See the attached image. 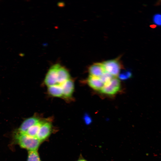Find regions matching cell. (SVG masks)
I'll return each instance as SVG.
<instances>
[{
  "instance_id": "1",
  "label": "cell",
  "mask_w": 161,
  "mask_h": 161,
  "mask_svg": "<svg viewBox=\"0 0 161 161\" xmlns=\"http://www.w3.org/2000/svg\"><path fill=\"white\" fill-rule=\"evenodd\" d=\"M14 138L16 143L22 148L30 151H37L41 143L36 137L16 131Z\"/></svg>"
},
{
  "instance_id": "2",
  "label": "cell",
  "mask_w": 161,
  "mask_h": 161,
  "mask_svg": "<svg viewBox=\"0 0 161 161\" xmlns=\"http://www.w3.org/2000/svg\"><path fill=\"white\" fill-rule=\"evenodd\" d=\"M120 57L111 60L105 61L102 63L105 71L114 77L119 75L123 67L120 60Z\"/></svg>"
},
{
  "instance_id": "3",
  "label": "cell",
  "mask_w": 161,
  "mask_h": 161,
  "mask_svg": "<svg viewBox=\"0 0 161 161\" xmlns=\"http://www.w3.org/2000/svg\"><path fill=\"white\" fill-rule=\"evenodd\" d=\"M120 83L117 77H114L110 82L104 84L100 91L103 94L112 95L116 94L120 90Z\"/></svg>"
},
{
  "instance_id": "4",
  "label": "cell",
  "mask_w": 161,
  "mask_h": 161,
  "mask_svg": "<svg viewBox=\"0 0 161 161\" xmlns=\"http://www.w3.org/2000/svg\"><path fill=\"white\" fill-rule=\"evenodd\" d=\"M60 64L52 65L48 69L44 80V83L47 87L58 84L57 81V71Z\"/></svg>"
},
{
  "instance_id": "5",
  "label": "cell",
  "mask_w": 161,
  "mask_h": 161,
  "mask_svg": "<svg viewBox=\"0 0 161 161\" xmlns=\"http://www.w3.org/2000/svg\"><path fill=\"white\" fill-rule=\"evenodd\" d=\"M61 85L63 91L62 98L68 102L73 100L75 89L74 80L71 78Z\"/></svg>"
},
{
  "instance_id": "6",
  "label": "cell",
  "mask_w": 161,
  "mask_h": 161,
  "mask_svg": "<svg viewBox=\"0 0 161 161\" xmlns=\"http://www.w3.org/2000/svg\"><path fill=\"white\" fill-rule=\"evenodd\" d=\"M51 119L48 118L41 126L36 137L41 142L45 140L49 136L52 131V124Z\"/></svg>"
},
{
  "instance_id": "7",
  "label": "cell",
  "mask_w": 161,
  "mask_h": 161,
  "mask_svg": "<svg viewBox=\"0 0 161 161\" xmlns=\"http://www.w3.org/2000/svg\"><path fill=\"white\" fill-rule=\"evenodd\" d=\"M43 118L38 114H35L32 116L25 119L22 123L17 132L24 133L31 127Z\"/></svg>"
},
{
  "instance_id": "8",
  "label": "cell",
  "mask_w": 161,
  "mask_h": 161,
  "mask_svg": "<svg viewBox=\"0 0 161 161\" xmlns=\"http://www.w3.org/2000/svg\"><path fill=\"white\" fill-rule=\"evenodd\" d=\"M90 75L100 78L106 72L102 63L97 62L91 65L88 68Z\"/></svg>"
},
{
  "instance_id": "9",
  "label": "cell",
  "mask_w": 161,
  "mask_h": 161,
  "mask_svg": "<svg viewBox=\"0 0 161 161\" xmlns=\"http://www.w3.org/2000/svg\"><path fill=\"white\" fill-rule=\"evenodd\" d=\"M57 81L58 84L61 85L71 78L68 70L60 64L57 71Z\"/></svg>"
},
{
  "instance_id": "10",
  "label": "cell",
  "mask_w": 161,
  "mask_h": 161,
  "mask_svg": "<svg viewBox=\"0 0 161 161\" xmlns=\"http://www.w3.org/2000/svg\"><path fill=\"white\" fill-rule=\"evenodd\" d=\"M88 85L94 90L100 91L104 84L100 78L89 75L87 80Z\"/></svg>"
},
{
  "instance_id": "11",
  "label": "cell",
  "mask_w": 161,
  "mask_h": 161,
  "mask_svg": "<svg viewBox=\"0 0 161 161\" xmlns=\"http://www.w3.org/2000/svg\"><path fill=\"white\" fill-rule=\"evenodd\" d=\"M47 92L48 94L52 97H62L63 91L61 85L56 84L47 87Z\"/></svg>"
},
{
  "instance_id": "12",
  "label": "cell",
  "mask_w": 161,
  "mask_h": 161,
  "mask_svg": "<svg viewBox=\"0 0 161 161\" xmlns=\"http://www.w3.org/2000/svg\"><path fill=\"white\" fill-rule=\"evenodd\" d=\"M47 118H43L38 123L30 127L24 134L29 136L36 137L38 131L42 124L47 120Z\"/></svg>"
},
{
  "instance_id": "13",
  "label": "cell",
  "mask_w": 161,
  "mask_h": 161,
  "mask_svg": "<svg viewBox=\"0 0 161 161\" xmlns=\"http://www.w3.org/2000/svg\"><path fill=\"white\" fill-rule=\"evenodd\" d=\"M27 161H41L37 151H28Z\"/></svg>"
},
{
  "instance_id": "14",
  "label": "cell",
  "mask_w": 161,
  "mask_h": 161,
  "mask_svg": "<svg viewBox=\"0 0 161 161\" xmlns=\"http://www.w3.org/2000/svg\"><path fill=\"white\" fill-rule=\"evenodd\" d=\"M114 78L110 74L105 72L100 78L104 84H105L110 82Z\"/></svg>"
},
{
  "instance_id": "15",
  "label": "cell",
  "mask_w": 161,
  "mask_h": 161,
  "mask_svg": "<svg viewBox=\"0 0 161 161\" xmlns=\"http://www.w3.org/2000/svg\"><path fill=\"white\" fill-rule=\"evenodd\" d=\"M118 76L120 79L124 80L131 78V74L130 72L126 71L120 74Z\"/></svg>"
},
{
  "instance_id": "16",
  "label": "cell",
  "mask_w": 161,
  "mask_h": 161,
  "mask_svg": "<svg viewBox=\"0 0 161 161\" xmlns=\"http://www.w3.org/2000/svg\"><path fill=\"white\" fill-rule=\"evenodd\" d=\"M153 20L154 23L159 25H161V15L157 14L154 16Z\"/></svg>"
},
{
  "instance_id": "17",
  "label": "cell",
  "mask_w": 161,
  "mask_h": 161,
  "mask_svg": "<svg viewBox=\"0 0 161 161\" xmlns=\"http://www.w3.org/2000/svg\"><path fill=\"white\" fill-rule=\"evenodd\" d=\"M84 119L86 124H89L91 123V118L88 115H85L84 117Z\"/></svg>"
},
{
  "instance_id": "18",
  "label": "cell",
  "mask_w": 161,
  "mask_h": 161,
  "mask_svg": "<svg viewBox=\"0 0 161 161\" xmlns=\"http://www.w3.org/2000/svg\"><path fill=\"white\" fill-rule=\"evenodd\" d=\"M77 161H87L86 160L83 158H80L78 159Z\"/></svg>"
}]
</instances>
